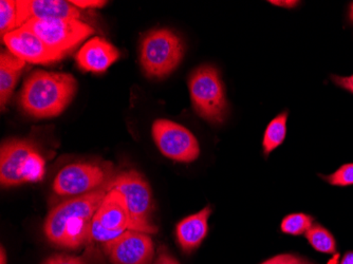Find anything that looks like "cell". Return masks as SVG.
<instances>
[{"instance_id": "4fadbf2b", "label": "cell", "mask_w": 353, "mask_h": 264, "mask_svg": "<svg viewBox=\"0 0 353 264\" xmlns=\"http://www.w3.org/2000/svg\"><path fill=\"white\" fill-rule=\"evenodd\" d=\"M120 51L102 37L89 39L75 55L77 65L87 72L103 73L120 59Z\"/></svg>"}, {"instance_id": "7402d4cb", "label": "cell", "mask_w": 353, "mask_h": 264, "mask_svg": "<svg viewBox=\"0 0 353 264\" xmlns=\"http://www.w3.org/2000/svg\"><path fill=\"white\" fill-rule=\"evenodd\" d=\"M125 232L108 230V228L104 227V226L101 225L99 222L94 221L93 219L92 222H91V239L94 240V241L107 243V242L112 241V240L120 237Z\"/></svg>"}, {"instance_id": "7c38bea8", "label": "cell", "mask_w": 353, "mask_h": 264, "mask_svg": "<svg viewBox=\"0 0 353 264\" xmlns=\"http://www.w3.org/2000/svg\"><path fill=\"white\" fill-rule=\"evenodd\" d=\"M19 11V27L27 21L77 19L81 21L82 13L70 1L63 0H16Z\"/></svg>"}, {"instance_id": "3957f363", "label": "cell", "mask_w": 353, "mask_h": 264, "mask_svg": "<svg viewBox=\"0 0 353 264\" xmlns=\"http://www.w3.org/2000/svg\"><path fill=\"white\" fill-rule=\"evenodd\" d=\"M45 159L31 140H10L0 150V183L6 187L35 183L45 176Z\"/></svg>"}, {"instance_id": "44dd1931", "label": "cell", "mask_w": 353, "mask_h": 264, "mask_svg": "<svg viewBox=\"0 0 353 264\" xmlns=\"http://www.w3.org/2000/svg\"><path fill=\"white\" fill-rule=\"evenodd\" d=\"M329 184L334 186L353 185V163L343 165L336 172L329 176H321Z\"/></svg>"}, {"instance_id": "9c48e42d", "label": "cell", "mask_w": 353, "mask_h": 264, "mask_svg": "<svg viewBox=\"0 0 353 264\" xmlns=\"http://www.w3.org/2000/svg\"><path fill=\"white\" fill-rule=\"evenodd\" d=\"M152 132L157 147L166 158L190 163L199 156L197 139L182 125L170 120H157L152 125Z\"/></svg>"}, {"instance_id": "83f0119b", "label": "cell", "mask_w": 353, "mask_h": 264, "mask_svg": "<svg viewBox=\"0 0 353 264\" xmlns=\"http://www.w3.org/2000/svg\"><path fill=\"white\" fill-rule=\"evenodd\" d=\"M270 3H272V5L279 6V7L293 8L295 7V6H297L299 1H292V0H287V1L276 0V1H274V0H271Z\"/></svg>"}, {"instance_id": "277c9868", "label": "cell", "mask_w": 353, "mask_h": 264, "mask_svg": "<svg viewBox=\"0 0 353 264\" xmlns=\"http://www.w3.org/2000/svg\"><path fill=\"white\" fill-rule=\"evenodd\" d=\"M183 57V41L172 30H152L143 37L140 61L148 77L164 79L180 65Z\"/></svg>"}, {"instance_id": "ba28073f", "label": "cell", "mask_w": 353, "mask_h": 264, "mask_svg": "<svg viewBox=\"0 0 353 264\" xmlns=\"http://www.w3.org/2000/svg\"><path fill=\"white\" fill-rule=\"evenodd\" d=\"M23 27L28 28L53 50L67 54L83 41L94 33L88 23L77 19L27 21Z\"/></svg>"}, {"instance_id": "484cf974", "label": "cell", "mask_w": 353, "mask_h": 264, "mask_svg": "<svg viewBox=\"0 0 353 264\" xmlns=\"http://www.w3.org/2000/svg\"><path fill=\"white\" fill-rule=\"evenodd\" d=\"M154 264H180L179 262L176 261L168 251L165 247H161L160 252H159L158 257H157L156 261Z\"/></svg>"}, {"instance_id": "30bf717a", "label": "cell", "mask_w": 353, "mask_h": 264, "mask_svg": "<svg viewBox=\"0 0 353 264\" xmlns=\"http://www.w3.org/2000/svg\"><path fill=\"white\" fill-rule=\"evenodd\" d=\"M104 252L112 264H150L154 257V242L148 234L128 230L104 243Z\"/></svg>"}, {"instance_id": "d4e9b609", "label": "cell", "mask_w": 353, "mask_h": 264, "mask_svg": "<svg viewBox=\"0 0 353 264\" xmlns=\"http://www.w3.org/2000/svg\"><path fill=\"white\" fill-rule=\"evenodd\" d=\"M70 3L79 9L102 8L107 3L106 1H100V0H71Z\"/></svg>"}, {"instance_id": "4dcf8cb0", "label": "cell", "mask_w": 353, "mask_h": 264, "mask_svg": "<svg viewBox=\"0 0 353 264\" xmlns=\"http://www.w3.org/2000/svg\"><path fill=\"white\" fill-rule=\"evenodd\" d=\"M349 17H350L351 21H353V3L350 7V13H349Z\"/></svg>"}, {"instance_id": "6da1fadb", "label": "cell", "mask_w": 353, "mask_h": 264, "mask_svg": "<svg viewBox=\"0 0 353 264\" xmlns=\"http://www.w3.org/2000/svg\"><path fill=\"white\" fill-rule=\"evenodd\" d=\"M106 194L105 186L57 204L48 214L43 225L47 239L70 250L90 242L91 222Z\"/></svg>"}, {"instance_id": "f546056e", "label": "cell", "mask_w": 353, "mask_h": 264, "mask_svg": "<svg viewBox=\"0 0 353 264\" xmlns=\"http://www.w3.org/2000/svg\"><path fill=\"white\" fill-rule=\"evenodd\" d=\"M0 264H7V254H6L3 246L0 249Z\"/></svg>"}, {"instance_id": "52a82bcc", "label": "cell", "mask_w": 353, "mask_h": 264, "mask_svg": "<svg viewBox=\"0 0 353 264\" xmlns=\"http://www.w3.org/2000/svg\"><path fill=\"white\" fill-rule=\"evenodd\" d=\"M107 168L97 163H72L59 170L53 190L61 196H77L105 187L111 180Z\"/></svg>"}, {"instance_id": "2e32d148", "label": "cell", "mask_w": 353, "mask_h": 264, "mask_svg": "<svg viewBox=\"0 0 353 264\" xmlns=\"http://www.w3.org/2000/svg\"><path fill=\"white\" fill-rule=\"evenodd\" d=\"M26 61L15 57L10 51H3L0 55V105L5 109L9 103L14 88L25 68Z\"/></svg>"}, {"instance_id": "f1b7e54d", "label": "cell", "mask_w": 353, "mask_h": 264, "mask_svg": "<svg viewBox=\"0 0 353 264\" xmlns=\"http://www.w3.org/2000/svg\"><path fill=\"white\" fill-rule=\"evenodd\" d=\"M341 264H353V252H348V253L345 254Z\"/></svg>"}, {"instance_id": "e0dca14e", "label": "cell", "mask_w": 353, "mask_h": 264, "mask_svg": "<svg viewBox=\"0 0 353 264\" xmlns=\"http://www.w3.org/2000/svg\"><path fill=\"white\" fill-rule=\"evenodd\" d=\"M287 121L288 112L285 111L277 115L276 118L273 119L268 125L263 141V152L265 156L271 154L283 144L287 136Z\"/></svg>"}, {"instance_id": "603a6c76", "label": "cell", "mask_w": 353, "mask_h": 264, "mask_svg": "<svg viewBox=\"0 0 353 264\" xmlns=\"http://www.w3.org/2000/svg\"><path fill=\"white\" fill-rule=\"evenodd\" d=\"M261 264H317L309 258L295 254H283L265 260Z\"/></svg>"}, {"instance_id": "8fae6325", "label": "cell", "mask_w": 353, "mask_h": 264, "mask_svg": "<svg viewBox=\"0 0 353 264\" xmlns=\"http://www.w3.org/2000/svg\"><path fill=\"white\" fill-rule=\"evenodd\" d=\"M1 41L7 45L10 52L23 59L26 63L50 65L61 61L66 55L53 50L52 48L46 45L34 32L25 27L10 32L1 39Z\"/></svg>"}, {"instance_id": "d6986e66", "label": "cell", "mask_w": 353, "mask_h": 264, "mask_svg": "<svg viewBox=\"0 0 353 264\" xmlns=\"http://www.w3.org/2000/svg\"><path fill=\"white\" fill-rule=\"evenodd\" d=\"M313 225V218L309 214L297 212L283 218L281 230L283 234L292 236H301L306 234L307 230Z\"/></svg>"}, {"instance_id": "cb8c5ba5", "label": "cell", "mask_w": 353, "mask_h": 264, "mask_svg": "<svg viewBox=\"0 0 353 264\" xmlns=\"http://www.w3.org/2000/svg\"><path fill=\"white\" fill-rule=\"evenodd\" d=\"M41 264H87L82 258L69 255H54L48 258Z\"/></svg>"}, {"instance_id": "ffe728a7", "label": "cell", "mask_w": 353, "mask_h": 264, "mask_svg": "<svg viewBox=\"0 0 353 264\" xmlns=\"http://www.w3.org/2000/svg\"><path fill=\"white\" fill-rule=\"evenodd\" d=\"M19 11L15 0L0 1V33L1 39L10 32L19 29Z\"/></svg>"}, {"instance_id": "8992f818", "label": "cell", "mask_w": 353, "mask_h": 264, "mask_svg": "<svg viewBox=\"0 0 353 264\" xmlns=\"http://www.w3.org/2000/svg\"><path fill=\"white\" fill-rule=\"evenodd\" d=\"M107 190H116L124 196L130 212L132 230L141 233H157L150 221L154 210V199L148 181L136 170L121 172L109 181Z\"/></svg>"}, {"instance_id": "5bb4252c", "label": "cell", "mask_w": 353, "mask_h": 264, "mask_svg": "<svg viewBox=\"0 0 353 264\" xmlns=\"http://www.w3.org/2000/svg\"><path fill=\"white\" fill-rule=\"evenodd\" d=\"M93 220L108 230L122 232L132 230L130 212L124 196L116 190H107Z\"/></svg>"}, {"instance_id": "7a4b0ae2", "label": "cell", "mask_w": 353, "mask_h": 264, "mask_svg": "<svg viewBox=\"0 0 353 264\" xmlns=\"http://www.w3.org/2000/svg\"><path fill=\"white\" fill-rule=\"evenodd\" d=\"M77 90L73 75L39 70L26 79L19 105L33 118H55L70 105Z\"/></svg>"}, {"instance_id": "5b68a950", "label": "cell", "mask_w": 353, "mask_h": 264, "mask_svg": "<svg viewBox=\"0 0 353 264\" xmlns=\"http://www.w3.org/2000/svg\"><path fill=\"white\" fill-rule=\"evenodd\" d=\"M188 89L192 107L202 119L213 124L225 120L227 97L215 67L203 65L192 71L188 79Z\"/></svg>"}, {"instance_id": "9a60e30c", "label": "cell", "mask_w": 353, "mask_h": 264, "mask_svg": "<svg viewBox=\"0 0 353 264\" xmlns=\"http://www.w3.org/2000/svg\"><path fill=\"white\" fill-rule=\"evenodd\" d=\"M211 206L208 205L197 214L188 216L178 223L176 236L182 251L190 254L201 245L208 232V218L211 216Z\"/></svg>"}, {"instance_id": "ac0fdd59", "label": "cell", "mask_w": 353, "mask_h": 264, "mask_svg": "<svg viewBox=\"0 0 353 264\" xmlns=\"http://www.w3.org/2000/svg\"><path fill=\"white\" fill-rule=\"evenodd\" d=\"M306 238L313 249L319 253L334 254L336 252L334 237L321 224L313 223L307 230Z\"/></svg>"}, {"instance_id": "4316f807", "label": "cell", "mask_w": 353, "mask_h": 264, "mask_svg": "<svg viewBox=\"0 0 353 264\" xmlns=\"http://www.w3.org/2000/svg\"><path fill=\"white\" fill-rule=\"evenodd\" d=\"M332 81H334L335 84L338 85V86L342 87V88L346 89V90L353 93V75L346 77H332Z\"/></svg>"}]
</instances>
